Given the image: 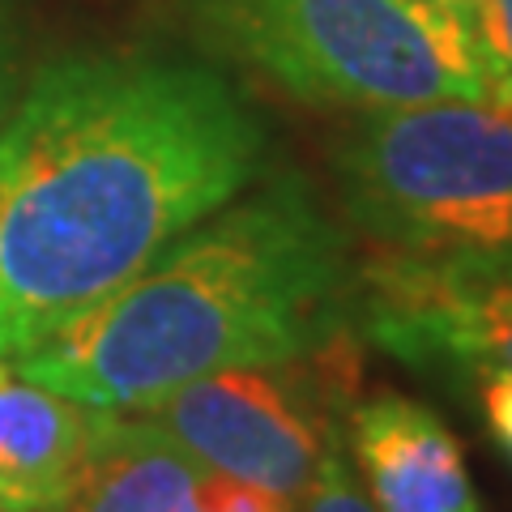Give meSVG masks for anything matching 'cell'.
<instances>
[{
    "label": "cell",
    "mask_w": 512,
    "mask_h": 512,
    "mask_svg": "<svg viewBox=\"0 0 512 512\" xmlns=\"http://www.w3.org/2000/svg\"><path fill=\"white\" fill-rule=\"evenodd\" d=\"M265 124L210 64L64 56L0 116V359L35 350L244 192Z\"/></svg>",
    "instance_id": "1"
},
{
    "label": "cell",
    "mask_w": 512,
    "mask_h": 512,
    "mask_svg": "<svg viewBox=\"0 0 512 512\" xmlns=\"http://www.w3.org/2000/svg\"><path fill=\"white\" fill-rule=\"evenodd\" d=\"M359 265L303 175L227 201L13 372L73 402L141 410L222 367L316 355L355 325Z\"/></svg>",
    "instance_id": "2"
},
{
    "label": "cell",
    "mask_w": 512,
    "mask_h": 512,
    "mask_svg": "<svg viewBox=\"0 0 512 512\" xmlns=\"http://www.w3.org/2000/svg\"><path fill=\"white\" fill-rule=\"evenodd\" d=\"M210 52L312 107L495 103L470 9L440 0H188Z\"/></svg>",
    "instance_id": "3"
},
{
    "label": "cell",
    "mask_w": 512,
    "mask_h": 512,
    "mask_svg": "<svg viewBox=\"0 0 512 512\" xmlns=\"http://www.w3.org/2000/svg\"><path fill=\"white\" fill-rule=\"evenodd\" d=\"M350 227L402 256H512V107L363 111L333 154Z\"/></svg>",
    "instance_id": "4"
},
{
    "label": "cell",
    "mask_w": 512,
    "mask_h": 512,
    "mask_svg": "<svg viewBox=\"0 0 512 512\" xmlns=\"http://www.w3.org/2000/svg\"><path fill=\"white\" fill-rule=\"evenodd\" d=\"M342 355H350V329L308 359L222 367L188 380L137 414L184 444L205 470L244 478L299 504L320 453L338 436L329 397L342 393L333 384Z\"/></svg>",
    "instance_id": "5"
},
{
    "label": "cell",
    "mask_w": 512,
    "mask_h": 512,
    "mask_svg": "<svg viewBox=\"0 0 512 512\" xmlns=\"http://www.w3.org/2000/svg\"><path fill=\"white\" fill-rule=\"evenodd\" d=\"M355 325L414 372L512 367V256H402L359 265Z\"/></svg>",
    "instance_id": "6"
},
{
    "label": "cell",
    "mask_w": 512,
    "mask_h": 512,
    "mask_svg": "<svg viewBox=\"0 0 512 512\" xmlns=\"http://www.w3.org/2000/svg\"><path fill=\"white\" fill-rule=\"evenodd\" d=\"M346 431L376 512H483L466 448L431 406L380 389L350 410Z\"/></svg>",
    "instance_id": "7"
},
{
    "label": "cell",
    "mask_w": 512,
    "mask_h": 512,
    "mask_svg": "<svg viewBox=\"0 0 512 512\" xmlns=\"http://www.w3.org/2000/svg\"><path fill=\"white\" fill-rule=\"evenodd\" d=\"M205 466L137 410H103L64 512H192Z\"/></svg>",
    "instance_id": "8"
},
{
    "label": "cell",
    "mask_w": 512,
    "mask_h": 512,
    "mask_svg": "<svg viewBox=\"0 0 512 512\" xmlns=\"http://www.w3.org/2000/svg\"><path fill=\"white\" fill-rule=\"evenodd\" d=\"M99 423L103 406L22 380L13 363L0 359V474L43 495L52 512L69 495Z\"/></svg>",
    "instance_id": "9"
},
{
    "label": "cell",
    "mask_w": 512,
    "mask_h": 512,
    "mask_svg": "<svg viewBox=\"0 0 512 512\" xmlns=\"http://www.w3.org/2000/svg\"><path fill=\"white\" fill-rule=\"evenodd\" d=\"M295 512H376L372 500H367L363 483L355 478V470L346 466L342 436H333L329 448L320 453L316 474H312L308 491L299 495V508Z\"/></svg>",
    "instance_id": "10"
},
{
    "label": "cell",
    "mask_w": 512,
    "mask_h": 512,
    "mask_svg": "<svg viewBox=\"0 0 512 512\" xmlns=\"http://www.w3.org/2000/svg\"><path fill=\"white\" fill-rule=\"evenodd\" d=\"M470 22H474L478 47L487 56L495 103L512 107V0H474Z\"/></svg>",
    "instance_id": "11"
},
{
    "label": "cell",
    "mask_w": 512,
    "mask_h": 512,
    "mask_svg": "<svg viewBox=\"0 0 512 512\" xmlns=\"http://www.w3.org/2000/svg\"><path fill=\"white\" fill-rule=\"evenodd\" d=\"M295 508L299 504L286 500V495L244 483V478H231V474L205 470L197 483V512H295Z\"/></svg>",
    "instance_id": "12"
},
{
    "label": "cell",
    "mask_w": 512,
    "mask_h": 512,
    "mask_svg": "<svg viewBox=\"0 0 512 512\" xmlns=\"http://www.w3.org/2000/svg\"><path fill=\"white\" fill-rule=\"evenodd\" d=\"M478 380V410H483L487 436L512 461V367H491Z\"/></svg>",
    "instance_id": "13"
},
{
    "label": "cell",
    "mask_w": 512,
    "mask_h": 512,
    "mask_svg": "<svg viewBox=\"0 0 512 512\" xmlns=\"http://www.w3.org/2000/svg\"><path fill=\"white\" fill-rule=\"evenodd\" d=\"M0 512H52V504H47L43 495L26 491L22 483H13V478L0 474Z\"/></svg>",
    "instance_id": "14"
},
{
    "label": "cell",
    "mask_w": 512,
    "mask_h": 512,
    "mask_svg": "<svg viewBox=\"0 0 512 512\" xmlns=\"http://www.w3.org/2000/svg\"><path fill=\"white\" fill-rule=\"evenodd\" d=\"M13 99V30H9V13L0 5V116Z\"/></svg>",
    "instance_id": "15"
},
{
    "label": "cell",
    "mask_w": 512,
    "mask_h": 512,
    "mask_svg": "<svg viewBox=\"0 0 512 512\" xmlns=\"http://www.w3.org/2000/svg\"><path fill=\"white\" fill-rule=\"evenodd\" d=\"M440 5H457V9H470L474 0H440Z\"/></svg>",
    "instance_id": "16"
},
{
    "label": "cell",
    "mask_w": 512,
    "mask_h": 512,
    "mask_svg": "<svg viewBox=\"0 0 512 512\" xmlns=\"http://www.w3.org/2000/svg\"><path fill=\"white\" fill-rule=\"evenodd\" d=\"M192 512H197V508H192Z\"/></svg>",
    "instance_id": "17"
}]
</instances>
